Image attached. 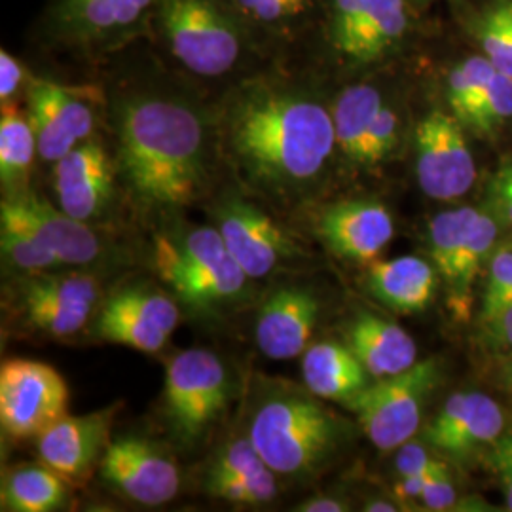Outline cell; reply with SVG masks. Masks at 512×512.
<instances>
[{
  "label": "cell",
  "instance_id": "6da1fadb",
  "mask_svg": "<svg viewBox=\"0 0 512 512\" xmlns=\"http://www.w3.org/2000/svg\"><path fill=\"white\" fill-rule=\"evenodd\" d=\"M217 133L239 179L277 202L311 192L338 150L330 107L274 78L241 84L224 105Z\"/></svg>",
  "mask_w": 512,
  "mask_h": 512
},
{
  "label": "cell",
  "instance_id": "7a4b0ae2",
  "mask_svg": "<svg viewBox=\"0 0 512 512\" xmlns=\"http://www.w3.org/2000/svg\"><path fill=\"white\" fill-rule=\"evenodd\" d=\"M118 171L135 203L154 213L190 207L207 192L219 133L192 101L135 92L112 109Z\"/></svg>",
  "mask_w": 512,
  "mask_h": 512
},
{
  "label": "cell",
  "instance_id": "3957f363",
  "mask_svg": "<svg viewBox=\"0 0 512 512\" xmlns=\"http://www.w3.org/2000/svg\"><path fill=\"white\" fill-rule=\"evenodd\" d=\"M247 437L275 475L313 476L334 454L342 423L310 389L266 382L249 412Z\"/></svg>",
  "mask_w": 512,
  "mask_h": 512
},
{
  "label": "cell",
  "instance_id": "277c9868",
  "mask_svg": "<svg viewBox=\"0 0 512 512\" xmlns=\"http://www.w3.org/2000/svg\"><path fill=\"white\" fill-rule=\"evenodd\" d=\"M154 25L169 54L203 78L232 73L251 40L230 0H164Z\"/></svg>",
  "mask_w": 512,
  "mask_h": 512
},
{
  "label": "cell",
  "instance_id": "5b68a950",
  "mask_svg": "<svg viewBox=\"0 0 512 512\" xmlns=\"http://www.w3.org/2000/svg\"><path fill=\"white\" fill-rule=\"evenodd\" d=\"M154 264L186 306L213 310L238 300L249 281L217 226H192L179 236H160Z\"/></svg>",
  "mask_w": 512,
  "mask_h": 512
},
{
  "label": "cell",
  "instance_id": "8992f818",
  "mask_svg": "<svg viewBox=\"0 0 512 512\" xmlns=\"http://www.w3.org/2000/svg\"><path fill=\"white\" fill-rule=\"evenodd\" d=\"M232 401V378L217 353L186 349L165 372L164 414L169 433L194 448L222 418Z\"/></svg>",
  "mask_w": 512,
  "mask_h": 512
},
{
  "label": "cell",
  "instance_id": "52a82bcc",
  "mask_svg": "<svg viewBox=\"0 0 512 512\" xmlns=\"http://www.w3.org/2000/svg\"><path fill=\"white\" fill-rule=\"evenodd\" d=\"M439 380V363L425 359L401 374L366 385L348 406L378 450H399L418 433L423 408Z\"/></svg>",
  "mask_w": 512,
  "mask_h": 512
},
{
  "label": "cell",
  "instance_id": "ba28073f",
  "mask_svg": "<svg viewBox=\"0 0 512 512\" xmlns=\"http://www.w3.org/2000/svg\"><path fill=\"white\" fill-rule=\"evenodd\" d=\"M164 0H54L50 35L84 54H112L156 23Z\"/></svg>",
  "mask_w": 512,
  "mask_h": 512
},
{
  "label": "cell",
  "instance_id": "9c48e42d",
  "mask_svg": "<svg viewBox=\"0 0 512 512\" xmlns=\"http://www.w3.org/2000/svg\"><path fill=\"white\" fill-rule=\"evenodd\" d=\"M69 385L54 366L10 359L0 368V423L12 439H37L67 416Z\"/></svg>",
  "mask_w": 512,
  "mask_h": 512
},
{
  "label": "cell",
  "instance_id": "30bf717a",
  "mask_svg": "<svg viewBox=\"0 0 512 512\" xmlns=\"http://www.w3.org/2000/svg\"><path fill=\"white\" fill-rule=\"evenodd\" d=\"M416 177L425 196L439 202L463 198L475 184L473 150L465 126L452 112H427L414 131Z\"/></svg>",
  "mask_w": 512,
  "mask_h": 512
},
{
  "label": "cell",
  "instance_id": "8fae6325",
  "mask_svg": "<svg viewBox=\"0 0 512 512\" xmlns=\"http://www.w3.org/2000/svg\"><path fill=\"white\" fill-rule=\"evenodd\" d=\"M29 120L38 156L55 164L73 148L90 141L95 129V90L33 78L27 84Z\"/></svg>",
  "mask_w": 512,
  "mask_h": 512
},
{
  "label": "cell",
  "instance_id": "7c38bea8",
  "mask_svg": "<svg viewBox=\"0 0 512 512\" xmlns=\"http://www.w3.org/2000/svg\"><path fill=\"white\" fill-rule=\"evenodd\" d=\"M213 219L249 279L274 274L298 253L289 234L251 202L228 198L213 211Z\"/></svg>",
  "mask_w": 512,
  "mask_h": 512
},
{
  "label": "cell",
  "instance_id": "4fadbf2b",
  "mask_svg": "<svg viewBox=\"0 0 512 512\" xmlns=\"http://www.w3.org/2000/svg\"><path fill=\"white\" fill-rule=\"evenodd\" d=\"M101 476L118 494L148 507L169 503L181 488V473L175 461L139 437L110 442L101 459Z\"/></svg>",
  "mask_w": 512,
  "mask_h": 512
},
{
  "label": "cell",
  "instance_id": "5bb4252c",
  "mask_svg": "<svg viewBox=\"0 0 512 512\" xmlns=\"http://www.w3.org/2000/svg\"><path fill=\"white\" fill-rule=\"evenodd\" d=\"M116 406L84 416H63L37 437L38 458L67 482H84L109 448Z\"/></svg>",
  "mask_w": 512,
  "mask_h": 512
},
{
  "label": "cell",
  "instance_id": "9a60e30c",
  "mask_svg": "<svg viewBox=\"0 0 512 512\" xmlns=\"http://www.w3.org/2000/svg\"><path fill=\"white\" fill-rule=\"evenodd\" d=\"M54 165L59 209L84 222L101 217L114 192V165L105 147L90 139Z\"/></svg>",
  "mask_w": 512,
  "mask_h": 512
},
{
  "label": "cell",
  "instance_id": "2e32d148",
  "mask_svg": "<svg viewBox=\"0 0 512 512\" xmlns=\"http://www.w3.org/2000/svg\"><path fill=\"white\" fill-rule=\"evenodd\" d=\"M505 416L492 397L478 391L454 393L429 423L425 437L433 448L452 456L467 458L503 435Z\"/></svg>",
  "mask_w": 512,
  "mask_h": 512
},
{
  "label": "cell",
  "instance_id": "e0dca14e",
  "mask_svg": "<svg viewBox=\"0 0 512 512\" xmlns=\"http://www.w3.org/2000/svg\"><path fill=\"white\" fill-rule=\"evenodd\" d=\"M97 298L99 285L90 275H46L27 285L23 306L33 327L52 336H73L90 321Z\"/></svg>",
  "mask_w": 512,
  "mask_h": 512
},
{
  "label": "cell",
  "instance_id": "ac0fdd59",
  "mask_svg": "<svg viewBox=\"0 0 512 512\" xmlns=\"http://www.w3.org/2000/svg\"><path fill=\"white\" fill-rule=\"evenodd\" d=\"M317 228L334 255L353 262H374L395 236L389 209L376 200L330 205Z\"/></svg>",
  "mask_w": 512,
  "mask_h": 512
},
{
  "label": "cell",
  "instance_id": "d6986e66",
  "mask_svg": "<svg viewBox=\"0 0 512 512\" xmlns=\"http://www.w3.org/2000/svg\"><path fill=\"white\" fill-rule=\"evenodd\" d=\"M317 296L302 287L277 289L260 308L256 319L258 349L274 361H287L310 348L319 317Z\"/></svg>",
  "mask_w": 512,
  "mask_h": 512
},
{
  "label": "cell",
  "instance_id": "ffe728a7",
  "mask_svg": "<svg viewBox=\"0 0 512 512\" xmlns=\"http://www.w3.org/2000/svg\"><path fill=\"white\" fill-rule=\"evenodd\" d=\"M374 378L401 374L418 363L414 338L397 323L363 313L351 321L346 344Z\"/></svg>",
  "mask_w": 512,
  "mask_h": 512
},
{
  "label": "cell",
  "instance_id": "44dd1931",
  "mask_svg": "<svg viewBox=\"0 0 512 512\" xmlns=\"http://www.w3.org/2000/svg\"><path fill=\"white\" fill-rule=\"evenodd\" d=\"M16 202L61 266H86L103 253V245L88 222L54 209L37 194H18Z\"/></svg>",
  "mask_w": 512,
  "mask_h": 512
},
{
  "label": "cell",
  "instance_id": "7402d4cb",
  "mask_svg": "<svg viewBox=\"0 0 512 512\" xmlns=\"http://www.w3.org/2000/svg\"><path fill=\"white\" fill-rule=\"evenodd\" d=\"M370 293L397 313H420L435 294V268L420 256L372 262L366 272Z\"/></svg>",
  "mask_w": 512,
  "mask_h": 512
},
{
  "label": "cell",
  "instance_id": "603a6c76",
  "mask_svg": "<svg viewBox=\"0 0 512 512\" xmlns=\"http://www.w3.org/2000/svg\"><path fill=\"white\" fill-rule=\"evenodd\" d=\"M302 376L319 399L348 404L368 385L370 374L348 346L321 342L304 351Z\"/></svg>",
  "mask_w": 512,
  "mask_h": 512
},
{
  "label": "cell",
  "instance_id": "cb8c5ba5",
  "mask_svg": "<svg viewBox=\"0 0 512 512\" xmlns=\"http://www.w3.org/2000/svg\"><path fill=\"white\" fill-rule=\"evenodd\" d=\"M384 103V92L368 82L348 86L334 99L330 110L336 148L349 164L361 165L366 137Z\"/></svg>",
  "mask_w": 512,
  "mask_h": 512
},
{
  "label": "cell",
  "instance_id": "d4e9b609",
  "mask_svg": "<svg viewBox=\"0 0 512 512\" xmlns=\"http://www.w3.org/2000/svg\"><path fill=\"white\" fill-rule=\"evenodd\" d=\"M67 501V480L46 463L19 465L2 480V507L12 512H52Z\"/></svg>",
  "mask_w": 512,
  "mask_h": 512
},
{
  "label": "cell",
  "instance_id": "484cf974",
  "mask_svg": "<svg viewBox=\"0 0 512 512\" xmlns=\"http://www.w3.org/2000/svg\"><path fill=\"white\" fill-rule=\"evenodd\" d=\"M0 245L2 255L14 268L27 274H42L61 266L57 256L38 236L31 220L25 217L16 198L4 200L0 205Z\"/></svg>",
  "mask_w": 512,
  "mask_h": 512
},
{
  "label": "cell",
  "instance_id": "4316f807",
  "mask_svg": "<svg viewBox=\"0 0 512 512\" xmlns=\"http://www.w3.org/2000/svg\"><path fill=\"white\" fill-rule=\"evenodd\" d=\"M410 29L406 0H378L361 27L348 57L355 63H374L391 54Z\"/></svg>",
  "mask_w": 512,
  "mask_h": 512
},
{
  "label": "cell",
  "instance_id": "83f0119b",
  "mask_svg": "<svg viewBox=\"0 0 512 512\" xmlns=\"http://www.w3.org/2000/svg\"><path fill=\"white\" fill-rule=\"evenodd\" d=\"M38 154L37 137L29 114L14 103H4L0 114V181L4 188H19L27 183Z\"/></svg>",
  "mask_w": 512,
  "mask_h": 512
},
{
  "label": "cell",
  "instance_id": "f1b7e54d",
  "mask_svg": "<svg viewBox=\"0 0 512 512\" xmlns=\"http://www.w3.org/2000/svg\"><path fill=\"white\" fill-rule=\"evenodd\" d=\"M207 480H239L253 486L262 495L264 503L274 501L277 495L275 473L260 458L249 437H238L226 442L211 461Z\"/></svg>",
  "mask_w": 512,
  "mask_h": 512
},
{
  "label": "cell",
  "instance_id": "f546056e",
  "mask_svg": "<svg viewBox=\"0 0 512 512\" xmlns=\"http://www.w3.org/2000/svg\"><path fill=\"white\" fill-rule=\"evenodd\" d=\"M497 236H499V220L495 219L488 209H480L475 224L469 230V236L459 251L452 277L448 279V285L452 287L454 298L461 308L469 306L476 274L484 264V260L492 255Z\"/></svg>",
  "mask_w": 512,
  "mask_h": 512
},
{
  "label": "cell",
  "instance_id": "4dcf8cb0",
  "mask_svg": "<svg viewBox=\"0 0 512 512\" xmlns=\"http://www.w3.org/2000/svg\"><path fill=\"white\" fill-rule=\"evenodd\" d=\"M495 73L497 69L490 59L478 54L463 59L448 74V105L463 126H467L476 107L484 99Z\"/></svg>",
  "mask_w": 512,
  "mask_h": 512
},
{
  "label": "cell",
  "instance_id": "1f68e13d",
  "mask_svg": "<svg viewBox=\"0 0 512 512\" xmlns=\"http://www.w3.org/2000/svg\"><path fill=\"white\" fill-rule=\"evenodd\" d=\"M480 209L458 207L437 215L429 222V253L431 260L446 281L452 277L459 251L473 228Z\"/></svg>",
  "mask_w": 512,
  "mask_h": 512
},
{
  "label": "cell",
  "instance_id": "d6a6232c",
  "mask_svg": "<svg viewBox=\"0 0 512 512\" xmlns=\"http://www.w3.org/2000/svg\"><path fill=\"white\" fill-rule=\"evenodd\" d=\"M230 4L249 31L283 37L306 21L313 0H230Z\"/></svg>",
  "mask_w": 512,
  "mask_h": 512
},
{
  "label": "cell",
  "instance_id": "836d02e7",
  "mask_svg": "<svg viewBox=\"0 0 512 512\" xmlns=\"http://www.w3.org/2000/svg\"><path fill=\"white\" fill-rule=\"evenodd\" d=\"M95 334L112 344L128 346L143 353H156L169 340V334L164 330L150 325L133 313L116 310L109 304H105L95 323Z\"/></svg>",
  "mask_w": 512,
  "mask_h": 512
},
{
  "label": "cell",
  "instance_id": "e575fe53",
  "mask_svg": "<svg viewBox=\"0 0 512 512\" xmlns=\"http://www.w3.org/2000/svg\"><path fill=\"white\" fill-rule=\"evenodd\" d=\"M473 35L499 73L512 78V27L505 0H492L475 19Z\"/></svg>",
  "mask_w": 512,
  "mask_h": 512
},
{
  "label": "cell",
  "instance_id": "d590c367",
  "mask_svg": "<svg viewBox=\"0 0 512 512\" xmlns=\"http://www.w3.org/2000/svg\"><path fill=\"white\" fill-rule=\"evenodd\" d=\"M116 310L128 311L150 325L164 330L169 336L179 327L181 313L177 304L165 294L148 291V289H128L124 293L112 296L107 302Z\"/></svg>",
  "mask_w": 512,
  "mask_h": 512
},
{
  "label": "cell",
  "instance_id": "8d00e7d4",
  "mask_svg": "<svg viewBox=\"0 0 512 512\" xmlns=\"http://www.w3.org/2000/svg\"><path fill=\"white\" fill-rule=\"evenodd\" d=\"M509 120H512V78L497 71L465 128L473 129L478 135H492Z\"/></svg>",
  "mask_w": 512,
  "mask_h": 512
},
{
  "label": "cell",
  "instance_id": "74e56055",
  "mask_svg": "<svg viewBox=\"0 0 512 512\" xmlns=\"http://www.w3.org/2000/svg\"><path fill=\"white\" fill-rule=\"evenodd\" d=\"M378 0H330L329 37L336 52L349 50Z\"/></svg>",
  "mask_w": 512,
  "mask_h": 512
},
{
  "label": "cell",
  "instance_id": "f35d334b",
  "mask_svg": "<svg viewBox=\"0 0 512 512\" xmlns=\"http://www.w3.org/2000/svg\"><path fill=\"white\" fill-rule=\"evenodd\" d=\"M403 118L399 110L385 101L384 107L378 112L370 133L366 137L365 150L361 167H376L389 160L401 143Z\"/></svg>",
  "mask_w": 512,
  "mask_h": 512
},
{
  "label": "cell",
  "instance_id": "ab89813d",
  "mask_svg": "<svg viewBox=\"0 0 512 512\" xmlns=\"http://www.w3.org/2000/svg\"><path fill=\"white\" fill-rule=\"evenodd\" d=\"M512 291V251L503 249L490 258V268L482 298V317L486 321L499 313Z\"/></svg>",
  "mask_w": 512,
  "mask_h": 512
},
{
  "label": "cell",
  "instance_id": "60d3db41",
  "mask_svg": "<svg viewBox=\"0 0 512 512\" xmlns=\"http://www.w3.org/2000/svg\"><path fill=\"white\" fill-rule=\"evenodd\" d=\"M420 501L427 511L454 509V505L458 501V490H456V484L450 476L448 465L444 461H439L435 465V469L431 471Z\"/></svg>",
  "mask_w": 512,
  "mask_h": 512
},
{
  "label": "cell",
  "instance_id": "b9f144b4",
  "mask_svg": "<svg viewBox=\"0 0 512 512\" xmlns=\"http://www.w3.org/2000/svg\"><path fill=\"white\" fill-rule=\"evenodd\" d=\"M499 224L512 228V160L503 165L488 186V207Z\"/></svg>",
  "mask_w": 512,
  "mask_h": 512
},
{
  "label": "cell",
  "instance_id": "7bdbcfd3",
  "mask_svg": "<svg viewBox=\"0 0 512 512\" xmlns=\"http://www.w3.org/2000/svg\"><path fill=\"white\" fill-rule=\"evenodd\" d=\"M29 76L27 69L19 63L18 59L6 50L0 52V99L4 103H12L18 95L23 84H27Z\"/></svg>",
  "mask_w": 512,
  "mask_h": 512
},
{
  "label": "cell",
  "instance_id": "ee69618b",
  "mask_svg": "<svg viewBox=\"0 0 512 512\" xmlns=\"http://www.w3.org/2000/svg\"><path fill=\"white\" fill-rule=\"evenodd\" d=\"M437 459L433 458L418 442H406L399 448V454L395 459V467L399 476H412L427 473Z\"/></svg>",
  "mask_w": 512,
  "mask_h": 512
},
{
  "label": "cell",
  "instance_id": "f6af8a7d",
  "mask_svg": "<svg viewBox=\"0 0 512 512\" xmlns=\"http://www.w3.org/2000/svg\"><path fill=\"white\" fill-rule=\"evenodd\" d=\"M492 463H494L495 475L499 478L501 490L505 495L507 509L512 511V433L505 437H499V440L495 442Z\"/></svg>",
  "mask_w": 512,
  "mask_h": 512
},
{
  "label": "cell",
  "instance_id": "bcb514c9",
  "mask_svg": "<svg viewBox=\"0 0 512 512\" xmlns=\"http://www.w3.org/2000/svg\"><path fill=\"white\" fill-rule=\"evenodd\" d=\"M480 323H482V340L490 348L512 351V306Z\"/></svg>",
  "mask_w": 512,
  "mask_h": 512
},
{
  "label": "cell",
  "instance_id": "7dc6e473",
  "mask_svg": "<svg viewBox=\"0 0 512 512\" xmlns=\"http://www.w3.org/2000/svg\"><path fill=\"white\" fill-rule=\"evenodd\" d=\"M439 461L440 459H437V463H439ZM437 463H435V465H437ZM435 465H433L427 473H421V475L401 476V480H399L397 486H395V494H397V497H399L403 503L418 501L421 494H423V490H425V484H427V480H429L431 471L435 469Z\"/></svg>",
  "mask_w": 512,
  "mask_h": 512
},
{
  "label": "cell",
  "instance_id": "c3c4849f",
  "mask_svg": "<svg viewBox=\"0 0 512 512\" xmlns=\"http://www.w3.org/2000/svg\"><path fill=\"white\" fill-rule=\"evenodd\" d=\"M298 511L302 512H342L348 511V505L336 497H313L304 501Z\"/></svg>",
  "mask_w": 512,
  "mask_h": 512
},
{
  "label": "cell",
  "instance_id": "681fc988",
  "mask_svg": "<svg viewBox=\"0 0 512 512\" xmlns=\"http://www.w3.org/2000/svg\"><path fill=\"white\" fill-rule=\"evenodd\" d=\"M365 511L393 512L397 511V507H393V505H391L389 501H382V499H374V501H368V505H366Z\"/></svg>",
  "mask_w": 512,
  "mask_h": 512
},
{
  "label": "cell",
  "instance_id": "f907efd6",
  "mask_svg": "<svg viewBox=\"0 0 512 512\" xmlns=\"http://www.w3.org/2000/svg\"><path fill=\"white\" fill-rule=\"evenodd\" d=\"M503 380L512 389V355L507 357V361L503 363Z\"/></svg>",
  "mask_w": 512,
  "mask_h": 512
},
{
  "label": "cell",
  "instance_id": "816d5d0a",
  "mask_svg": "<svg viewBox=\"0 0 512 512\" xmlns=\"http://www.w3.org/2000/svg\"><path fill=\"white\" fill-rule=\"evenodd\" d=\"M511 306H512V291H511V294H509V298H507V300H505V304H503V308H501V311L507 310V308H511ZM495 315H497V313H495Z\"/></svg>",
  "mask_w": 512,
  "mask_h": 512
},
{
  "label": "cell",
  "instance_id": "f5cc1de1",
  "mask_svg": "<svg viewBox=\"0 0 512 512\" xmlns=\"http://www.w3.org/2000/svg\"><path fill=\"white\" fill-rule=\"evenodd\" d=\"M505 4H507V12H509V19H511L512 27V0H505Z\"/></svg>",
  "mask_w": 512,
  "mask_h": 512
},
{
  "label": "cell",
  "instance_id": "db71d44e",
  "mask_svg": "<svg viewBox=\"0 0 512 512\" xmlns=\"http://www.w3.org/2000/svg\"><path fill=\"white\" fill-rule=\"evenodd\" d=\"M511 391H512V389H511Z\"/></svg>",
  "mask_w": 512,
  "mask_h": 512
}]
</instances>
